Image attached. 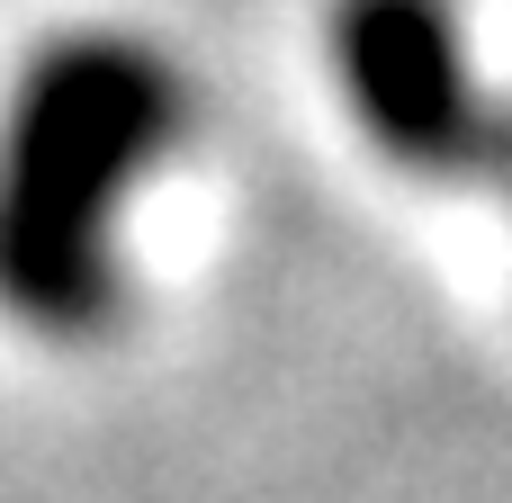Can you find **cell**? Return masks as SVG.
<instances>
[{"mask_svg": "<svg viewBox=\"0 0 512 503\" xmlns=\"http://www.w3.org/2000/svg\"><path fill=\"white\" fill-rule=\"evenodd\" d=\"M342 81L378 153L414 171H477L495 162V117L477 108L459 27L441 0H342Z\"/></svg>", "mask_w": 512, "mask_h": 503, "instance_id": "2", "label": "cell"}, {"mask_svg": "<svg viewBox=\"0 0 512 503\" xmlns=\"http://www.w3.org/2000/svg\"><path fill=\"white\" fill-rule=\"evenodd\" d=\"M180 135V72L135 36H54L0 117V306L36 333L117 315V207Z\"/></svg>", "mask_w": 512, "mask_h": 503, "instance_id": "1", "label": "cell"}]
</instances>
